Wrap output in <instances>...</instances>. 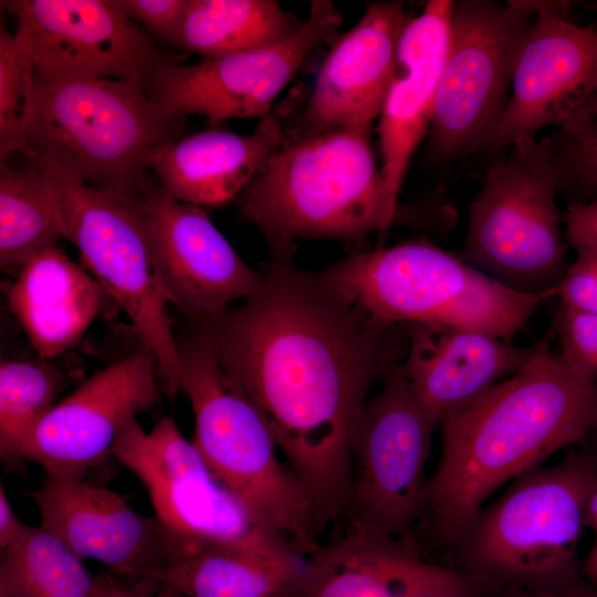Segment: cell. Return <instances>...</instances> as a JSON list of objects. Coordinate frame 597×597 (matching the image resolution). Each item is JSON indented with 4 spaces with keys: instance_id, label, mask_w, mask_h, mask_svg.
Masks as SVG:
<instances>
[{
    "instance_id": "obj_1",
    "label": "cell",
    "mask_w": 597,
    "mask_h": 597,
    "mask_svg": "<svg viewBox=\"0 0 597 597\" xmlns=\"http://www.w3.org/2000/svg\"><path fill=\"white\" fill-rule=\"evenodd\" d=\"M237 305L190 317L254 405L324 526L341 520L352 485L353 437L373 385L401 364L398 325L376 320L318 272L275 259Z\"/></svg>"
},
{
    "instance_id": "obj_2",
    "label": "cell",
    "mask_w": 597,
    "mask_h": 597,
    "mask_svg": "<svg viewBox=\"0 0 597 597\" xmlns=\"http://www.w3.org/2000/svg\"><path fill=\"white\" fill-rule=\"evenodd\" d=\"M555 335L553 324L524 367L439 425L416 538L447 549L500 488L597 430V379L552 349Z\"/></svg>"
},
{
    "instance_id": "obj_3",
    "label": "cell",
    "mask_w": 597,
    "mask_h": 597,
    "mask_svg": "<svg viewBox=\"0 0 597 597\" xmlns=\"http://www.w3.org/2000/svg\"><path fill=\"white\" fill-rule=\"evenodd\" d=\"M235 201L276 259H293L298 240L383 234L400 211L368 132L352 128L283 140Z\"/></svg>"
},
{
    "instance_id": "obj_4",
    "label": "cell",
    "mask_w": 597,
    "mask_h": 597,
    "mask_svg": "<svg viewBox=\"0 0 597 597\" xmlns=\"http://www.w3.org/2000/svg\"><path fill=\"white\" fill-rule=\"evenodd\" d=\"M177 346L180 391L195 418L191 442L259 528L307 557L325 527L308 491L280 459L265 420L199 335L177 337Z\"/></svg>"
},
{
    "instance_id": "obj_5",
    "label": "cell",
    "mask_w": 597,
    "mask_h": 597,
    "mask_svg": "<svg viewBox=\"0 0 597 597\" xmlns=\"http://www.w3.org/2000/svg\"><path fill=\"white\" fill-rule=\"evenodd\" d=\"M184 119L164 112L134 82L35 73L32 114L18 153L90 187L140 198L148 154L181 137Z\"/></svg>"
},
{
    "instance_id": "obj_6",
    "label": "cell",
    "mask_w": 597,
    "mask_h": 597,
    "mask_svg": "<svg viewBox=\"0 0 597 597\" xmlns=\"http://www.w3.org/2000/svg\"><path fill=\"white\" fill-rule=\"evenodd\" d=\"M318 274L384 323L468 328L509 341L544 300L425 239L356 253Z\"/></svg>"
},
{
    "instance_id": "obj_7",
    "label": "cell",
    "mask_w": 597,
    "mask_h": 597,
    "mask_svg": "<svg viewBox=\"0 0 597 597\" xmlns=\"http://www.w3.org/2000/svg\"><path fill=\"white\" fill-rule=\"evenodd\" d=\"M597 481V453L568 451L556 464L514 479L447 548L473 580L532 582L582 572L577 545Z\"/></svg>"
},
{
    "instance_id": "obj_8",
    "label": "cell",
    "mask_w": 597,
    "mask_h": 597,
    "mask_svg": "<svg viewBox=\"0 0 597 597\" xmlns=\"http://www.w3.org/2000/svg\"><path fill=\"white\" fill-rule=\"evenodd\" d=\"M510 146L470 205L462 259L516 291L552 297L568 266L554 135Z\"/></svg>"
},
{
    "instance_id": "obj_9",
    "label": "cell",
    "mask_w": 597,
    "mask_h": 597,
    "mask_svg": "<svg viewBox=\"0 0 597 597\" xmlns=\"http://www.w3.org/2000/svg\"><path fill=\"white\" fill-rule=\"evenodd\" d=\"M39 167L48 178L63 238L117 305L158 366L169 396L180 391L177 337L149 243L140 198L90 187L59 169Z\"/></svg>"
},
{
    "instance_id": "obj_10",
    "label": "cell",
    "mask_w": 597,
    "mask_h": 597,
    "mask_svg": "<svg viewBox=\"0 0 597 597\" xmlns=\"http://www.w3.org/2000/svg\"><path fill=\"white\" fill-rule=\"evenodd\" d=\"M399 366L384 378L356 426L350 493L341 520L344 532L416 541L438 421Z\"/></svg>"
},
{
    "instance_id": "obj_11",
    "label": "cell",
    "mask_w": 597,
    "mask_h": 597,
    "mask_svg": "<svg viewBox=\"0 0 597 597\" xmlns=\"http://www.w3.org/2000/svg\"><path fill=\"white\" fill-rule=\"evenodd\" d=\"M534 17L512 1H452L450 46L429 127L434 157L457 159L489 146Z\"/></svg>"
},
{
    "instance_id": "obj_12",
    "label": "cell",
    "mask_w": 597,
    "mask_h": 597,
    "mask_svg": "<svg viewBox=\"0 0 597 597\" xmlns=\"http://www.w3.org/2000/svg\"><path fill=\"white\" fill-rule=\"evenodd\" d=\"M341 23L333 2L312 1L307 19L290 38L197 64H160L146 92L164 112L178 118L201 115L219 123L263 117L311 51L336 39Z\"/></svg>"
},
{
    "instance_id": "obj_13",
    "label": "cell",
    "mask_w": 597,
    "mask_h": 597,
    "mask_svg": "<svg viewBox=\"0 0 597 597\" xmlns=\"http://www.w3.org/2000/svg\"><path fill=\"white\" fill-rule=\"evenodd\" d=\"M35 73L50 77L115 78L145 90L154 71L179 59L164 53L117 0L1 1Z\"/></svg>"
},
{
    "instance_id": "obj_14",
    "label": "cell",
    "mask_w": 597,
    "mask_h": 597,
    "mask_svg": "<svg viewBox=\"0 0 597 597\" xmlns=\"http://www.w3.org/2000/svg\"><path fill=\"white\" fill-rule=\"evenodd\" d=\"M112 455L142 481L156 517L191 554L268 533L212 474L170 417L159 419L148 432L133 418L122 430Z\"/></svg>"
},
{
    "instance_id": "obj_15",
    "label": "cell",
    "mask_w": 597,
    "mask_h": 597,
    "mask_svg": "<svg viewBox=\"0 0 597 597\" xmlns=\"http://www.w3.org/2000/svg\"><path fill=\"white\" fill-rule=\"evenodd\" d=\"M155 268L169 303L189 317L217 314L260 285L200 207L175 199L147 170L140 191Z\"/></svg>"
},
{
    "instance_id": "obj_16",
    "label": "cell",
    "mask_w": 597,
    "mask_h": 597,
    "mask_svg": "<svg viewBox=\"0 0 597 597\" xmlns=\"http://www.w3.org/2000/svg\"><path fill=\"white\" fill-rule=\"evenodd\" d=\"M40 526L82 559H94L126 576L154 578L191 554L156 516L136 512L118 493L84 478L45 474L28 493Z\"/></svg>"
},
{
    "instance_id": "obj_17",
    "label": "cell",
    "mask_w": 597,
    "mask_h": 597,
    "mask_svg": "<svg viewBox=\"0 0 597 597\" xmlns=\"http://www.w3.org/2000/svg\"><path fill=\"white\" fill-rule=\"evenodd\" d=\"M158 375L147 349L96 371L41 420L24 444V460L45 474L84 478L113 454L124 427L159 401Z\"/></svg>"
},
{
    "instance_id": "obj_18",
    "label": "cell",
    "mask_w": 597,
    "mask_h": 597,
    "mask_svg": "<svg viewBox=\"0 0 597 597\" xmlns=\"http://www.w3.org/2000/svg\"><path fill=\"white\" fill-rule=\"evenodd\" d=\"M515 63L503 116L489 143L499 149L562 127L597 92V28L541 11Z\"/></svg>"
},
{
    "instance_id": "obj_19",
    "label": "cell",
    "mask_w": 597,
    "mask_h": 597,
    "mask_svg": "<svg viewBox=\"0 0 597 597\" xmlns=\"http://www.w3.org/2000/svg\"><path fill=\"white\" fill-rule=\"evenodd\" d=\"M407 21L400 1H378L335 39L308 98L301 137L348 128L369 130L394 78Z\"/></svg>"
},
{
    "instance_id": "obj_20",
    "label": "cell",
    "mask_w": 597,
    "mask_h": 597,
    "mask_svg": "<svg viewBox=\"0 0 597 597\" xmlns=\"http://www.w3.org/2000/svg\"><path fill=\"white\" fill-rule=\"evenodd\" d=\"M472 582L416 541L344 532L306 557L302 597H471Z\"/></svg>"
},
{
    "instance_id": "obj_21",
    "label": "cell",
    "mask_w": 597,
    "mask_h": 597,
    "mask_svg": "<svg viewBox=\"0 0 597 597\" xmlns=\"http://www.w3.org/2000/svg\"><path fill=\"white\" fill-rule=\"evenodd\" d=\"M451 10L452 1H428L408 19L399 38L396 71L378 123L380 170L396 208L411 156L430 127L450 46Z\"/></svg>"
},
{
    "instance_id": "obj_22",
    "label": "cell",
    "mask_w": 597,
    "mask_h": 597,
    "mask_svg": "<svg viewBox=\"0 0 597 597\" xmlns=\"http://www.w3.org/2000/svg\"><path fill=\"white\" fill-rule=\"evenodd\" d=\"M407 326V349L399 369L438 426L517 373L535 350V346L519 347L475 329Z\"/></svg>"
},
{
    "instance_id": "obj_23",
    "label": "cell",
    "mask_w": 597,
    "mask_h": 597,
    "mask_svg": "<svg viewBox=\"0 0 597 597\" xmlns=\"http://www.w3.org/2000/svg\"><path fill=\"white\" fill-rule=\"evenodd\" d=\"M283 140L280 118L270 112L250 135L208 129L167 140L145 165L175 199L220 206L238 199Z\"/></svg>"
},
{
    "instance_id": "obj_24",
    "label": "cell",
    "mask_w": 597,
    "mask_h": 597,
    "mask_svg": "<svg viewBox=\"0 0 597 597\" xmlns=\"http://www.w3.org/2000/svg\"><path fill=\"white\" fill-rule=\"evenodd\" d=\"M106 295L95 277L57 245L23 264L7 293L32 347L48 360L82 341Z\"/></svg>"
},
{
    "instance_id": "obj_25",
    "label": "cell",
    "mask_w": 597,
    "mask_h": 597,
    "mask_svg": "<svg viewBox=\"0 0 597 597\" xmlns=\"http://www.w3.org/2000/svg\"><path fill=\"white\" fill-rule=\"evenodd\" d=\"M306 559L286 541L207 546L160 572L155 582L187 597H302Z\"/></svg>"
},
{
    "instance_id": "obj_26",
    "label": "cell",
    "mask_w": 597,
    "mask_h": 597,
    "mask_svg": "<svg viewBox=\"0 0 597 597\" xmlns=\"http://www.w3.org/2000/svg\"><path fill=\"white\" fill-rule=\"evenodd\" d=\"M303 22L275 0H190L175 46L221 56L283 41Z\"/></svg>"
},
{
    "instance_id": "obj_27",
    "label": "cell",
    "mask_w": 597,
    "mask_h": 597,
    "mask_svg": "<svg viewBox=\"0 0 597 597\" xmlns=\"http://www.w3.org/2000/svg\"><path fill=\"white\" fill-rule=\"evenodd\" d=\"M102 586L103 577L41 526L28 525L1 551L0 597H100Z\"/></svg>"
},
{
    "instance_id": "obj_28",
    "label": "cell",
    "mask_w": 597,
    "mask_h": 597,
    "mask_svg": "<svg viewBox=\"0 0 597 597\" xmlns=\"http://www.w3.org/2000/svg\"><path fill=\"white\" fill-rule=\"evenodd\" d=\"M63 231L44 172L29 163L0 165V264L21 268L40 252L56 247Z\"/></svg>"
},
{
    "instance_id": "obj_29",
    "label": "cell",
    "mask_w": 597,
    "mask_h": 597,
    "mask_svg": "<svg viewBox=\"0 0 597 597\" xmlns=\"http://www.w3.org/2000/svg\"><path fill=\"white\" fill-rule=\"evenodd\" d=\"M65 378L48 359H2L0 364V457L14 467L24 444L63 389Z\"/></svg>"
},
{
    "instance_id": "obj_30",
    "label": "cell",
    "mask_w": 597,
    "mask_h": 597,
    "mask_svg": "<svg viewBox=\"0 0 597 597\" xmlns=\"http://www.w3.org/2000/svg\"><path fill=\"white\" fill-rule=\"evenodd\" d=\"M35 92V66L3 20L0 27V157L18 153Z\"/></svg>"
},
{
    "instance_id": "obj_31",
    "label": "cell",
    "mask_w": 597,
    "mask_h": 597,
    "mask_svg": "<svg viewBox=\"0 0 597 597\" xmlns=\"http://www.w3.org/2000/svg\"><path fill=\"white\" fill-rule=\"evenodd\" d=\"M554 325L562 359L579 374L597 379V314L562 307Z\"/></svg>"
},
{
    "instance_id": "obj_32",
    "label": "cell",
    "mask_w": 597,
    "mask_h": 597,
    "mask_svg": "<svg viewBox=\"0 0 597 597\" xmlns=\"http://www.w3.org/2000/svg\"><path fill=\"white\" fill-rule=\"evenodd\" d=\"M471 582V597H597V587L590 584L582 572L532 582Z\"/></svg>"
},
{
    "instance_id": "obj_33",
    "label": "cell",
    "mask_w": 597,
    "mask_h": 597,
    "mask_svg": "<svg viewBox=\"0 0 597 597\" xmlns=\"http://www.w3.org/2000/svg\"><path fill=\"white\" fill-rule=\"evenodd\" d=\"M572 248L576 259L568 264L553 296L561 298L563 307L597 314V243L580 242Z\"/></svg>"
},
{
    "instance_id": "obj_34",
    "label": "cell",
    "mask_w": 597,
    "mask_h": 597,
    "mask_svg": "<svg viewBox=\"0 0 597 597\" xmlns=\"http://www.w3.org/2000/svg\"><path fill=\"white\" fill-rule=\"evenodd\" d=\"M117 3L154 40L175 45L190 0H117Z\"/></svg>"
},
{
    "instance_id": "obj_35",
    "label": "cell",
    "mask_w": 597,
    "mask_h": 597,
    "mask_svg": "<svg viewBox=\"0 0 597 597\" xmlns=\"http://www.w3.org/2000/svg\"><path fill=\"white\" fill-rule=\"evenodd\" d=\"M558 168V192L572 198L569 205L597 197V154L569 155L555 150Z\"/></svg>"
},
{
    "instance_id": "obj_36",
    "label": "cell",
    "mask_w": 597,
    "mask_h": 597,
    "mask_svg": "<svg viewBox=\"0 0 597 597\" xmlns=\"http://www.w3.org/2000/svg\"><path fill=\"white\" fill-rule=\"evenodd\" d=\"M553 135L559 154L596 155L597 92Z\"/></svg>"
},
{
    "instance_id": "obj_37",
    "label": "cell",
    "mask_w": 597,
    "mask_h": 597,
    "mask_svg": "<svg viewBox=\"0 0 597 597\" xmlns=\"http://www.w3.org/2000/svg\"><path fill=\"white\" fill-rule=\"evenodd\" d=\"M568 245L580 242L597 243V197L582 203L568 205L563 213Z\"/></svg>"
},
{
    "instance_id": "obj_38",
    "label": "cell",
    "mask_w": 597,
    "mask_h": 597,
    "mask_svg": "<svg viewBox=\"0 0 597 597\" xmlns=\"http://www.w3.org/2000/svg\"><path fill=\"white\" fill-rule=\"evenodd\" d=\"M28 525L17 516L7 496L4 486L0 485V547L1 551L15 542Z\"/></svg>"
},
{
    "instance_id": "obj_39",
    "label": "cell",
    "mask_w": 597,
    "mask_h": 597,
    "mask_svg": "<svg viewBox=\"0 0 597 597\" xmlns=\"http://www.w3.org/2000/svg\"><path fill=\"white\" fill-rule=\"evenodd\" d=\"M100 597H149L139 591L129 589L123 585H119L113 578L103 577V586Z\"/></svg>"
},
{
    "instance_id": "obj_40",
    "label": "cell",
    "mask_w": 597,
    "mask_h": 597,
    "mask_svg": "<svg viewBox=\"0 0 597 597\" xmlns=\"http://www.w3.org/2000/svg\"><path fill=\"white\" fill-rule=\"evenodd\" d=\"M582 574L590 584L597 587V533H595V541L589 552L582 562Z\"/></svg>"
},
{
    "instance_id": "obj_41",
    "label": "cell",
    "mask_w": 597,
    "mask_h": 597,
    "mask_svg": "<svg viewBox=\"0 0 597 597\" xmlns=\"http://www.w3.org/2000/svg\"><path fill=\"white\" fill-rule=\"evenodd\" d=\"M586 527L597 533V481L590 492L586 510Z\"/></svg>"
}]
</instances>
